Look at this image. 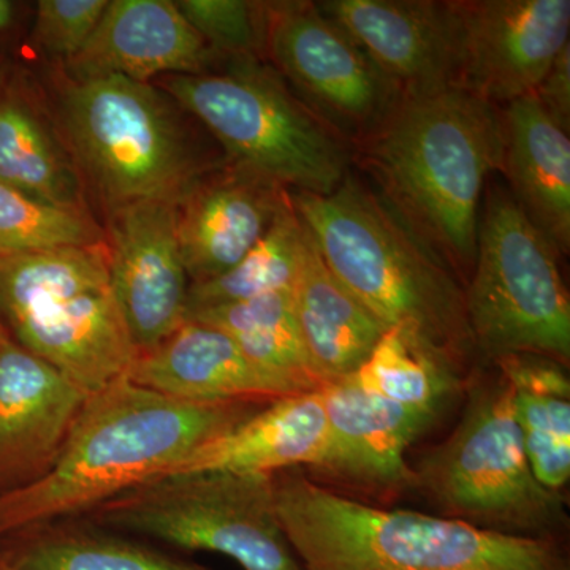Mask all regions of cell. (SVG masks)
<instances>
[{
    "mask_svg": "<svg viewBox=\"0 0 570 570\" xmlns=\"http://www.w3.org/2000/svg\"><path fill=\"white\" fill-rule=\"evenodd\" d=\"M258 407L176 400L118 379L86 397L50 471L32 485L0 497V540L52 521L81 519L110 499L163 478Z\"/></svg>",
    "mask_w": 570,
    "mask_h": 570,
    "instance_id": "1",
    "label": "cell"
},
{
    "mask_svg": "<svg viewBox=\"0 0 570 570\" xmlns=\"http://www.w3.org/2000/svg\"><path fill=\"white\" fill-rule=\"evenodd\" d=\"M360 148L401 219L471 276L487 178L501 170L498 108L459 88L406 97Z\"/></svg>",
    "mask_w": 570,
    "mask_h": 570,
    "instance_id": "2",
    "label": "cell"
},
{
    "mask_svg": "<svg viewBox=\"0 0 570 570\" xmlns=\"http://www.w3.org/2000/svg\"><path fill=\"white\" fill-rule=\"evenodd\" d=\"M273 485L277 520L303 570H570L553 540L373 508L299 469L277 472Z\"/></svg>",
    "mask_w": 570,
    "mask_h": 570,
    "instance_id": "3",
    "label": "cell"
},
{
    "mask_svg": "<svg viewBox=\"0 0 570 570\" xmlns=\"http://www.w3.org/2000/svg\"><path fill=\"white\" fill-rule=\"evenodd\" d=\"M326 266L381 322L417 330L453 358L474 348L464 291L445 262L351 174L335 193H291Z\"/></svg>",
    "mask_w": 570,
    "mask_h": 570,
    "instance_id": "4",
    "label": "cell"
},
{
    "mask_svg": "<svg viewBox=\"0 0 570 570\" xmlns=\"http://www.w3.org/2000/svg\"><path fill=\"white\" fill-rule=\"evenodd\" d=\"M163 81V91L223 145L227 163L295 193L328 195L347 178L348 142L261 59H230L219 73L170 75Z\"/></svg>",
    "mask_w": 570,
    "mask_h": 570,
    "instance_id": "5",
    "label": "cell"
},
{
    "mask_svg": "<svg viewBox=\"0 0 570 570\" xmlns=\"http://www.w3.org/2000/svg\"><path fill=\"white\" fill-rule=\"evenodd\" d=\"M62 124L75 164L108 206L179 200L209 170L193 148L168 94L124 77L70 81Z\"/></svg>",
    "mask_w": 570,
    "mask_h": 570,
    "instance_id": "6",
    "label": "cell"
},
{
    "mask_svg": "<svg viewBox=\"0 0 570 570\" xmlns=\"http://www.w3.org/2000/svg\"><path fill=\"white\" fill-rule=\"evenodd\" d=\"M415 480L453 519L483 530L553 542L564 530L561 493L535 479L501 373L472 390L455 431L428 453Z\"/></svg>",
    "mask_w": 570,
    "mask_h": 570,
    "instance_id": "7",
    "label": "cell"
},
{
    "mask_svg": "<svg viewBox=\"0 0 570 570\" xmlns=\"http://www.w3.org/2000/svg\"><path fill=\"white\" fill-rule=\"evenodd\" d=\"M464 302L472 343L487 358L534 354L569 362L570 299L558 253L505 187L483 197Z\"/></svg>",
    "mask_w": 570,
    "mask_h": 570,
    "instance_id": "8",
    "label": "cell"
},
{
    "mask_svg": "<svg viewBox=\"0 0 570 570\" xmlns=\"http://www.w3.org/2000/svg\"><path fill=\"white\" fill-rule=\"evenodd\" d=\"M81 519L178 550L224 554L243 570H303L277 520L268 474L164 475Z\"/></svg>",
    "mask_w": 570,
    "mask_h": 570,
    "instance_id": "9",
    "label": "cell"
},
{
    "mask_svg": "<svg viewBox=\"0 0 570 570\" xmlns=\"http://www.w3.org/2000/svg\"><path fill=\"white\" fill-rule=\"evenodd\" d=\"M265 56L348 145L362 146L403 99L317 3L265 2Z\"/></svg>",
    "mask_w": 570,
    "mask_h": 570,
    "instance_id": "10",
    "label": "cell"
},
{
    "mask_svg": "<svg viewBox=\"0 0 570 570\" xmlns=\"http://www.w3.org/2000/svg\"><path fill=\"white\" fill-rule=\"evenodd\" d=\"M460 32L459 89L491 105L534 96L569 45V0L453 2Z\"/></svg>",
    "mask_w": 570,
    "mask_h": 570,
    "instance_id": "11",
    "label": "cell"
},
{
    "mask_svg": "<svg viewBox=\"0 0 570 570\" xmlns=\"http://www.w3.org/2000/svg\"><path fill=\"white\" fill-rule=\"evenodd\" d=\"M176 204L140 200L110 212L111 288L138 354L186 322L190 279L179 249Z\"/></svg>",
    "mask_w": 570,
    "mask_h": 570,
    "instance_id": "12",
    "label": "cell"
},
{
    "mask_svg": "<svg viewBox=\"0 0 570 570\" xmlns=\"http://www.w3.org/2000/svg\"><path fill=\"white\" fill-rule=\"evenodd\" d=\"M317 7L358 43L403 99L459 88L453 2L330 0Z\"/></svg>",
    "mask_w": 570,
    "mask_h": 570,
    "instance_id": "13",
    "label": "cell"
},
{
    "mask_svg": "<svg viewBox=\"0 0 570 570\" xmlns=\"http://www.w3.org/2000/svg\"><path fill=\"white\" fill-rule=\"evenodd\" d=\"M0 321L88 395L126 377L138 355L111 283L41 298Z\"/></svg>",
    "mask_w": 570,
    "mask_h": 570,
    "instance_id": "14",
    "label": "cell"
},
{
    "mask_svg": "<svg viewBox=\"0 0 570 570\" xmlns=\"http://www.w3.org/2000/svg\"><path fill=\"white\" fill-rule=\"evenodd\" d=\"M88 396L0 321V497L50 471Z\"/></svg>",
    "mask_w": 570,
    "mask_h": 570,
    "instance_id": "15",
    "label": "cell"
},
{
    "mask_svg": "<svg viewBox=\"0 0 570 570\" xmlns=\"http://www.w3.org/2000/svg\"><path fill=\"white\" fill-rule=\"evenodd\" d=\"M287 200V189L227 160L202 175L176 204V232L190 284L234 268Z\"/></svg>",
    "mask_w": 570,
    "mask_h": 570,
    "instance_id": "16",
    "label": "cell"
},
{
    "mask_svg": "<svg viewBox=\"0 0 570 570\" xmlns=\"http://www.w3.org/2000/svg\"><path fill=\"white\" fill-rule=\"evenodd\" d=\"M219 56L171 0H111L91 39L66 62L71 80L154 77L209 71Z\"/></svg>",
    "mask_w": 570,
    "mask_h": 570,
    "instance_id": "17",
    "label": "cell"
},
{
    "mask_svg": "<svg viewBox=\"0 0 570 570\" xmlns=\"http://www.w3.org/2000/svg\"><path fill=\"white\" fill-rule=\"evenodd\" d=\"M127 379L193 403L264 404L305 393L254 363L220 330L186 321L167 340L140 352Z\"/></svg>",
    "mask_w": 570,
    "mask_h": 570,
    "instance_id": "18",
    "label": "cell"
},
{
    "mask_svg": "<svg viewBox=\"0 0 570 570\" xmlns=\"http://www.w3.org/2000/svg\"><path fill=\"white\" fill-rule=\"evenodd\" d=\"M321 393L328 426L322 471L377 487L415 480L406 452L434 415L392 403L352 376L330 382Z\"/></svg>",
    "mask_w": 570,
    "mask_h": 570,
    "instance_id": "19",
    "label": "cell"
},
{
    "mask_svg": "<svg viewBox=\"0 0 570 570\" xmlns=\"http://www.w3.org/2000/svg\"><path fill=\"white\" fill-rule=\"evenodd\" d=\"M328 426L321 390L272 401L190 452L165 475L186 472L268 474L321 469ZM164 478V475H163Z\"/></svg>",
    "mask_w": 570,
    "mask_h": 570,
    "instance_id": "20",
    "label": "cell"
},
{
    "mask_svg": "<svg viewBox=\"0 0 570 570\" xmlns=\"http://www.w3.org/2000/svg\"><path fill=\"white\" fill-rule=\"evenodd\" d=\"M501 112V171L510 194L558 255L570 247V140L538 97L505 105Z\"/></svg>",
    "mask_w": 570,
    "mask_h": 570,
    "instance_id": "21",
    "label": "cell"
},
{
    "mask_svg": "<svg viewBox=\"0 0 570 570\" xmlns=\"http://www.w3.org/2000/svg\"><path fill=\"white\" fill-rule=\"evenodd\" d=\"M292 303L311 365L324 387L355 374L385 332L333 275L307 230Z\"/></svg>",
    "mask_w": 570,
    "mask_h": 570,
    "instance_id": "22",
    "label": "cell"
},
{
    "mask_svg": "<svg viewBox=\"0 0 570 570\" xmlns=\"http://www.w3.org/2000/svg\"><path fill=\"white\" fill-rule=\"evenodd\" d=\"M3 540L0 557L10 570H213L86 519L52 521Z\"/></svg>",
    "mask_w": 570,
    "mask_h": 570,
    "instance_id": "23",
    "label": "cell"
},
{
    "mask_svg": "<svg viewBox=\"0 0 570 570\" xmlns=\"http://www.w3.org/2000/svg\"><path fill=\"white\" fill-rule=\"evenodd\" d=\"M494 362L512 387L513 412L535 479L561 493L570 479V381L564 365L534 354Z\"/></svg>",
    "mask_w": 570,
    "mask_h": 570,
    "instance_id": "24",
    "label": "cell"
},
{
    "mask_svg": "<svg viewBox=\"0 0 570 570\" xmlns=\"http://www.w3.org/2000/svg\"><path fill=\"white\" fill-rule=\"evenodd\" d=\"M77 164L28 105L0 104V184L43 204L88 213Z\"/></svg>",
    "mask_w": 570,
    "mask_h": 570,
    "instance_id": "25",
    "label": "cell"
},
{
    "mask_svg": "<svg viewBox=\"0 0 570 570\" xmlns=\"http://www.w3.org/2000/svg\"><path fill=\"white\" fill-rule=\"evenodd\" d=\"M186 321L200 322L220 330L254 363L303 392H316L324 387L311 365L299 335L292 291L197 311L187 316Z\"/></svg>",
    "mask_w": 570,
    "mask_h": 570,
    "instance_id": "26",
    "label": "cell"
},
{
    "mask_svg": "<svg viewBox=\"0 0 570 570\" xmlns=\"http://www.w3.org/2000/svg\"><path fill=\"white\" fill-rule=\"evenodd\" d=\"M352 377L400 406L436 415L455 389V358L412 326H389Z\"/></svg>",
    "mask_w": 570,
    "mask_h": 570,
    "instance_id": "27",
    "label": "cell"
},
{
    "mask_svg": "<svg viewBox=\"0 0 570 570\" xmlns=\"http://www.w3.org/2000/svg\"><path fill=\"white\" fill-rule=\"evenodd\" d=\"M305 238V225L288 193L287 204L277 213L272 227L234 268L204 283L190 284L186 318L209 307L291 292L298 275Z\"/></svg>",
    "mask_w": 570,
    "mask_h": 570,
    "instance_id": "28",
    "label": "cell"
},
{
    "mask_svg": "<svg viewBox=\"0 0 570 570\" xmlns=\"http://www.w3.org/2000/svg\"><path fill=\"white\" fill-rule=\"evenodd\" d=\"M105 242L91 214L43 204L0 184V257Z\"/></svg>",
    "mask_w": 570,
    "mask_h": 570,
    "instance_id": "29",
    "label": "cell"
},
{
    "mask_svg": "<svg viewBox=\"0 0 570 570\" xmlns=\"http://www.w3.org/2000/svg\"><path fill=\"white\" fill-rule=\"evenodd\" d=\"M176 7L219 58H264L265 2L179 0Z\"/></svg>",
    "mask_w": 570,
    "mask_h": 570,
    "instance_id": "30",
    "label": "cell"
},
{
    "mask_svg": "<svg viewBox=\"0 0 570 570\" xmlns=\"http://www.w3.org/2000/svg\"><path fill=\"white\" fill-rule=\"evenodd\" d=\"M108 0H41L32 39L51 58L70 61L96 31Z\"/></svg>",
    "mask_w": 570,
    "mask_h": 570,
    "instance_id": "31",
    "label": "cell"
},
{
    "mask_svg": "<svg viewBox=\"0 0 570 570\" xmlns=\"http://www.w3.org/2000/svg\"><path fill=\"white\" fill-rule=\"evenodd\" d=\"M553 121L569 132L570 126V47L557 56L546 78L534 92Z\"/></svg>",
    "mask_w": 570,
    "mask_h": 570,
    "instance_id": "32",
    "label": "cell"
},
{
    "mask_svg": "<svg viewBox=\"0 0 570 570\" xmlns=\"http://www.w3.org/2000/svg\"><path fill=\"white\" fill-rule=\"evenodd\" d=\"M13 3L0 0V29H6L13 21Z\"/></svg>",
    "mask_w": 570,
    "mask_h": 570,
    "instance_id": "33",
    "label": "cell"
},
{
    "mask_svg": "<svg viewBox=\"0 0 570 570\" xmlns=\"http://www.w3.org/2000/svg\"><path fill=\"white\" fill-rule=\"evenodd\" d=\"M0 570H10L9 564H7L2 557H0Z\"/></svg>",
    "mask_w": 570,
    "mask_h": 570,
    "instance_id": "34",
    "label": "cell"
}]
</instances>
